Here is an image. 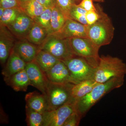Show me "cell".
Instances as JSON below:
<instances>
[{
    "instance_id": "cell-1",
    "label": "cell",
    "mask_w": 126,
    "mask_h": 126,
    "mask_svg": "<svg viewBox=\"0 0 126 126\" xmlns=\"http://www.w3.org/2000/svg\"><path fill=\"white\" fill-rule=\"evenodd\" d=\"M124 78H114L103 83H98L91 92L75 103L76 111L82 118L106 94L124 84Z\"/></svg>"
},
{
    "instance_id": "cell-2",
    "label": "cell",
    "mask_w": 126,
    "mask_h": 126,
    "mask_svg": "<svg viewBox=\"0 0 126 126\" xmlns=\"http://www.w3.org/2000/svg\"><path fill=\"white\" fill-rule=\"evenodd\" d=\"M96 6L100 14V17L93 24L87 25V37L100 48L111 42L114 36L115 28L111 18L101 7Z\"/></svg>"
},
{
    "instance_id": "cell-3",
    "label": "cell",
    "mask_w": 126,
    "mask_h": 126,
    "mask_svg": "<svg viewBox=\"0 0 126 126\" xmlns=\"http://www.w3.org/2000/svg\"><path fill=\"white\" fill-rule=\"evenodd\" d=\"M126 64L122 60L109 55L100 56L94 79L98 83L105 82L114 78H125Z\"/></svg>"
},
{
    "instance_id": "cell-4",
    "label": "cell",
    "mask_w": 126,
    "mask_h": 126,
    "mask_svg": "<svg viewBox=\"0 0 126 126\" xmlns=\"http://www.w3.org/2000/svg\"><path fill=\"white\" fill-rule=\"evenodd\" d=\"M75 56L83 58L96 68L99 63L100 47L87 37H75L68 39Z\"/></svg>"
},
{
    "instance_id": "cell-5",
    "label": "cell",
    "mask_w": 126,
    "mask_h": 126,
    "mask_svg": "<svg viewBox=\"0 0 126 126\" xmlns=\"http://www.w3.org/2000/svg\"><path fill=\"white\" fill-rule=\"evenodd\" d=\"M74 84H57L49 82L46 93L48 110H54L72 100Z\"/></svg>"
},
{
    "instance_id": "cell-6",
    "label": "cell",
    "mask_w": 126,
    "mask_h": 126,
    "mask_svg": "<svg viewBox=\"0 0 126 126\" xmlns=\"http://www.w3.org/2000/svg\"><path fill=\"white\" fill-rule=\"evenodd\" d=\"M70 72L72 83L77 84L89 79H94L96 68L83 58L75 56L63 61Z\"/></svg>"
},
{
    "instance_id": "cell-7",
    "label": "cell",
    "mask_w": 126,
    "mask_h": 126,
    "mask_svg": "<svg viewBox=\"0 0 126 126\" xmlns=\"http://www.w3.org/2000/svg\"><path fill=\"white\" fill-rule=\"evenodd\" d=\"M39 47L40 49L48 52L62 61H65L75 56L68 39H60L52 34L48 35Z\"/></svg>"
},
{
    "instance_id": "cell-8",
    "label": "cell",
    "mask_w": 126,
    "mask_h": 126,
    "mask_svg": "<svg viewBox=\"0 0 126 126\" xmlns=\"http://www.w3.org/2000/svg\"><path fill=\"white\" fill-rule=\"evenodd\" d=\"M75 102L71 101L60 107L43 113V126H63L66 119L76 111Z\"/></svg>"
},
{
    "instance_id": "cell-9",
    "label": "cell",
    "mask_w": 126,
    "mask_h": 126,
    "mask_svg": "<svg viewBox=\"0 0 126 126\" xmlns=\"http://www.w3.org/2000/svg\"><path fill=\"white\" fill-rule=\"evenodd\" d=\"M25 70L30 80V86L45 94L49 81L45 72L43 71L34 61L26 63Z\"/></svg>"
},
{
    "instance_id": "cell-10",
    "label": "cell",
    "mask_w": 126,
    "mask_h": 126,
    "mask_svg": "<svg viewBox=\"0 0 126 126\" xmlns=\"http://www.w3.org/2000/svg\"><path fill=\"white\" fill-rule=\"evenodd\" d=\"M87 25L83 24L74 20L68 18L59 31L52 34L62 39L87 37Z\"/></svg>"
},
{
    "instance_id": "cell-11",
    "label": "cell",
    "mask_w": 126,
    "mask_h": 126,
    "mask_svg": "<svg viewBox=\"0 0 126 126\" xmlns=\"http://www.w3.org/2000/svg\"><path fill=\"white\" fill-rule=\"evenodd\" d=\"M34 23L33 19L23 11L14 22L6 27L15 37L25 38Z\"/></svg>"
},
{
    "instance_id": "cell-12",
    "label": "cell",
    "mask_w": 126,
    "mask_h": 126,
    "mask_svg": "<svg viewBox=\"0 0 126 126\" xmlns=\"http://www.w3.org/2000/svg\"><path fill=\"white\" fill-rule=\"evenodd\" d=\"M15 36L6 26H0V61L5 65L16 43Z\"/></svg>"
},
{
    "instance_id": "cell-13",
    "label": "cell",
    "mask_w": 126,
    "mask_h": 126,
    "mask_svg": "<svg viewBox=\"0 0 126 126\" xmlns=\"http://www.w3.org/2000/svg\"><path fill=\"white\" fill-rule=\"evenodd\" d=\"M40 49L38 46L32 44L27 39H20L16 42L13 51L25 63L34 61Z\"/></svg>"
},
{
    "instance_id": "cell-14",
    "label": "cell",
    "mask_w": 126,
    "mask_h": 126,
    "mask_svg": "<svg viewBox=\"0 0 126 126\" xmlns=\"http://www.w3.org/2000/svg\"><path fill=\"white\" fill-rule=\"evenodd\" d=\"M45 73L50 82L57 84L72 83L69 70L65 63L61 60Z\"/></svg>"
},
{
    "instance_id": "cell-15",
    "label": "cell",
    "mask_w": 126,
    "mask_h": 126,
    "mask_svg": "<svg viewBox=\"0 0 126 126\" xmlns=\"http://www.w3.org/2000/svg\"><path fill=\"white\" fill-rule=\"evenodd\" d=\"M5 82L16 92H26L30 86L25 70H21L9 77H4Z\"/></svg>"
},
{
    "instance_id": "cell-16",
    "label": "cell",
    "mask_w": 126,
    "mask_h": 126,
    "mask_svg": "<svg viewBox=\"0 0 126 126\" xmlns=\"http://www.w3.org/2000/svg\"><path fill=\"white\" fill-rule=\"evenodd\" d=\"M26 106L43 114L48 110V104L45 94L36 91L28 93L25 96Z\"/></svg>"
},
{
    "instance_id": "cell-17",
    "label": "cell",
    "mask_w": 126,
    "mask_h": 126,
    "mask_svg": "<svg viewBox=\"0 0 126 126\" xmlns=\"http://www.w3.org/2000/svg\"><path fill=\"white\" fill-rule=\"evenodd\" d=\"M26 63L12 51L2 71L4 77H9L25 69Z\"/></svg>"
},
{
    "instance_id": "cell-18",
    "label": "cell",
    "mask_w": 126,
    "mask_h": 126,
    "mask_svg": "<svg viewBox=\"0 0 126 126\" xmlns=\"http://www.w3.org/2000/svg\"><path fill=\"white\" fill-rule=\"evenodd\" d=\"M98 83L94 79H89L74 84L72 89V101L76 103L91 92Z\"/></svg>"
},
{
    "instance_id": "cell-19",
    "label": "cell",
    "mask_w": 126,
    "mask_h": 126,
    "mask_svg": "<svg viewBox=\"0 0 126 126\" xmlns=\"http://www.w3.org/2000/svg\"><path fill=\"white\" fill-rule=\"evenodd\" d=\"M48 35L46 29L35 22L25 38L30 43L39 46L43 44Z\"/></svg>"
},
{
    "instance_id": "cell-20",
    "label": "cell",
    "mask_w": 126,
    "mask_h": 126,
    "mask_svg": "<svg viewBox=\"0 0 126 126\" xmlns=\"http://www.w3.org/2000/svg\"><path fill=\"white\" fill-rule=\"evenodd\" d=\"M60 61L48 52L40 49L34 60L41 69L45 73Z\"/></svg>"
},
{
    "instance_id": "cell-21",
    "label": "cell",
    "mask_w": 126,
    "mask_h": 126,
    "mask_svg": "<svg viewBox=\"0 0 126 126\" xmlns=\"http://www.w3.org/2000/svg\"><path fill=\"white\" fill-rule=\"evenodd\" d=\"M52 9L50 24L53 34L62 29L67 18L57 5Z\"/></svg>"
},
{
    "instance_id": "cell-22",
    "label": "cell",
    "mask_w": 126,
    "mask_h": 126,
    "mask_svg": "<svg viewBox=\"0 0 126 126\" xmlns=\"http://www.w3.org/2000/svg\"><path fill=\"white\" fill-rule=\"evenodd\" d=\"M21 9L24 13L34 20L43 13L46 8L36 0H31Z\"/></svg>"
},
{
    "instance_id": "cell-23",
    "label": "cell",
    "mask_w": 126,
    "mask_h": 126,
    "mask_svg": "<svg viewBox=\"0 0 126 126\" xmlns=\"http://www.w3.org/2000/svg\"><path fill=\"white\" fill-rule=\"evenodd\" d=\"M26 121L29 126H43V114L26 106Z\"/></svg>"
},
{
    "instance_id": "cell-24",
    "label": "cell",
    "mask_w": 126,
    "mask_h": 126,
    "mask_svg": "<svg viewBox=\"0 0 126 126\" xmlns=\"http://www.w3.org/2000/svg\"><path fill=\"white\" fill-rule=\"evenodd\" d=\"M23 11L21 8H10L5 9L1 17L0 18V26H7L15 20L17 16Z\"/></svg>"
},
{
    "instance_id": "cell-25",
    "label": "cell",
    "mask_w": 126,
    "mask_h": 126,
    "mask_svg": "<svg viewBox=\"0 0 126 126\" xmlns=\"http://www.w3.org/2000/svg\"><path fill=\"white\" fill-rule=\"evenodd\" d=\"M52 10V8H46L43 13L34 20L35 23L46 29L49 35L53 33L50 24Z\"/></svg>"
},
{
    "instance_id": "cell-26",
    "label": "cell",
    "mask_w": 126,
    "mask_h": 126,
    "mask_svg": "<svg viewBox=\"0 0 126 126\" xmlns=\"http://www.w3.org/2000/svg\"><path fill=\"white\" fill-rule=\"evenodd\" d=\"M87 12L78 4H75L73 5L70 10L69 14L70 18L83 24L87 25V23L86 17Z\"/></svg>"
},
{
    "instance_id": "cell-27",
    "label": "cell",
    "mask_w": 126,
    "mask_h": 126,
    "mask_svg": "<svg viewBox=\"0 0 126 126\" xmlns=\"http://www.w3.org/2000/svg\"><path fill=\"white\" fill-rule=\"evenodd\" d=\"M56 5L61 9L66 18H70V12L71 8L75 4L74 0H55Z\"/></svg>"
},
{
    "instance_id": "cell-28",
    "label": "cell",
    "mask_w": 126,
    "mask_h": 126,
    "mask_svg": "<svg viewBox=\"0 0 126 126\" xmlns=\"http://www.w3.org/2000/svg\"><path fill=\"white\" fill-rule=\"evenodd\" d=\"M82 118L77 112H75L66 119L63 126H78Z\"/></svg>"
},
{
    "instance_id": "cell-29",
    "label": "cell",
    "mask_w": 126,
    "mask_h": 126,
    "mask_svg": "<svg viewBox=\"0 0 126 126\" xmlns=\"http://www.w3.org/2000/svg\"><path fill=\"white\" fill-rule=\"evenodd\" d=\"M96 10L87 11L86 13V19L88 25H91L94 24L98 20L100 17L99 12L96 6Z\"/></svg>"
},
{
    "instance_id": "cell-30",
    "label": "cell",
    "mask_w": 126,
    "mask_h": 126,
    "mask_svg": "<svg viewBox=\"0 0 126 126\" xmlns=\"http://www.w3.org/2000/svg\"><path fill=\"white\" fill-rule=\"evenodd\" d=\"M0 6L5 9L21 8L18 0H0Z\"/></svg>"
},
{
    "instance_id": "cell-31",
    "label": "cell",
    "mask_w": 126,
    "mask_h": 126,
    "mask_svg": "<svg viewBox=\"0 0 126 126\" xmlns=\"http://www.w3.org/2000/svg\"><path fill=\"white\" fill-rule=\"evenodd\" d=\"M93 1V0H82L78 4L87 11L96 10V7L94 4Z\"/></svg>"
},
{
    "instance_id": "cell-32",
    "label": "cell",
    "mask_w": 126,
    "mask_h": 126,
    "mask_svg": "<svg viewBox=\"0 0 126 126\" xmlns=\"http://www.w3.org/2000/svg\"><path fill=\"white\" fill-rule=\"evenodd\" d=\"M46 8H52L56 5L55 0H36Z\"/></svg>"
},
{
    "instance_id": "cell-33",
    "label": "cell",
    "mask_w": 126,
    "mask_h": 126,
    "mask_svg": "<svg viewBox=\"0 0 126 126\" xmlns=\"http://www.w3.org/2000/svg\"><path fill=\"white\" fill-rule=\"evenodd\" d=\"M18 0L20 5L21 8L26 4H27V2H29L31 0Z\"/></svg>"
},
{
    "instance_id": "cell-34",
    "label": "cell",
    "mask_w": 126,
    "mask_h": 126,
    "mask_svg": "<svg viewBox=\"0 0 126 126\" xmlns=\"http://www.w3.org/2000/svg\"><path fill=\"white\" fill-rule=\"evenodd\" d=\"M4 10L5 9L4 8L0 6V18H1L2 16Z\"/></svg>"
},
{
    "instance_id": "cell-35",
    "label": "cell",
    "mask_w": 126,
    "mask_h": 126,
    "mask_svg": "<svg viewBox=\"0 0 126 126\" xmlns=\"http://www.w3.org/2000/svg\"><path fill=\"white\" fill-rule=\"evenodd\" d=\"M74 0L75 1V3L77 4L78 3L79 4L82 0Z\"/></svg>"
},
{
    "instance_id": "cell-36",
    "label": "cell",
    "mask_w": 126,
    "mask_h": 126,
    "mask_svg": "<svg viewBox=\"0 0 126 126\" xmlns=\"http://www.w3.org/2000/svg\"><path fill=\"white\" fill-rule=\"evenodd\" d=\"M94 1H96V2H103V1L102 0H93Z\"/></svg>"
},
{
    "instance_id": "cell-37",
    "label": "cell",
    "mask_w": 126,
    "mask_h": 126,
    "mask_svg": "<svg viewBox=\"0 0 126 126\" xmlns=\"http://www.w3.org/2000/svg\"><path fill=\"white\" fill-rule=\"evenodd\" d=\"M102 0L103 1V2L104 1V0Z\"/></svg>"
}]
</instances>
